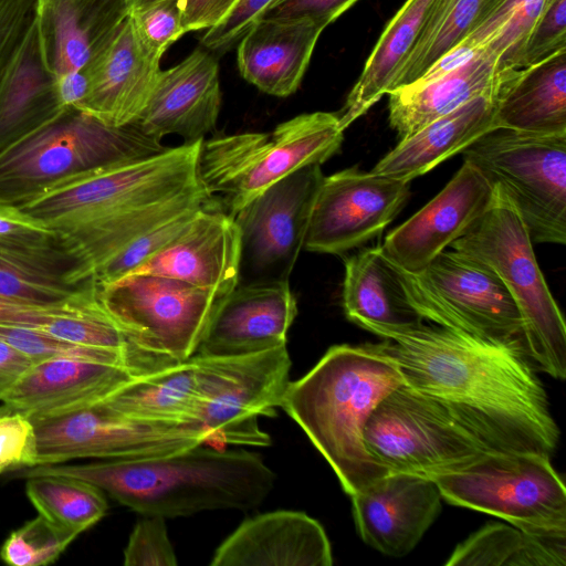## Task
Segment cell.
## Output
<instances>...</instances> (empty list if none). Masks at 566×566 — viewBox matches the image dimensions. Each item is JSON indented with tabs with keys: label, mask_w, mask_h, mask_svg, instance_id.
Returning a JSON list of instances; mask_svg holds the SVG:
<instances>
[{
	"label": "cell",
	"mask_w": 566,
	"mask_h": 566,
	"mask_svg": "<svg viewBox=\"0 0 566 566\" xmlns=\"http://www.w3.org/2000/svg\"><path fill=\"white\" fill-rule=\"evenodd\" d=\"M368 325L405 384L446 408L491 450L549 457L559 429L524 342L424 324Z\"/></svg>",
	"instance_id": "1"
},
{
	"label": "cell",
	"mask_w": 566,
	"mask_h": 566,
	"mask_svg": "<svg viewBox=\"0 0 566 566\" xmlns=\"http://www.w3.org/2000/svg\"><path fill=\"white\" fill-rule=\"evenodd\" d=\"M201 144L73 172L14 205L53 231L72 260L66 281L80 286L150 229L218 202L200 178Z\"/></svg>",
	"instance_id": "2"
},
{
	"label": "cell",
	"mask_w": 566,
	"mask_h": 566,
	"mask_svg": "<svg viewBox=\"0 0 566 566\" xmlns=\"http://www.w3.org/2000/svg\"><path fill=\"white\" fill-rule=\"evenodd\" d=\"M63 474L91 482L124 506L165 518L212 510H252L269 495L274 472L256 453L205 443L178 453L140 459L48 464L12 478Z\"/></svg>",
	"instance_id": "3"
},
{
	"label": "cell",
	"mask_w": 566,
	"mask_h": 566,
	"mask_svg": "<svg viewBox=\"0 0 566 566\" xmlns=\"http://www.w3.org/2000/svg\"><path fill=\"white\" fill-rule=\"evenodd\" d=\"M405 382L380 344L328 348L280 403L329 463L350 496L388 474L366 449L364 430L377 406Z\"/></svg>",
	"instance_id": "4"
},
{
	"label": "cell",
	"mask_w": 566,
	"mask_h": 566,
	"mask_svg": "<svg viewBox=\"0 0 566 566\" xmlns=\"http://www.w3.org/2000/svg\"><path fill=\"white\" fill-rule=\"evenodd\" d=\"M344 130L337 114L297 115L271 133L203 139L199 174L206 189L232 217L269 187L307 165L336 154Z\"/></svg>",
	"instance_id": "5"
},
{
	"label": "cell",
	"mask_w": 566,
	"mask_h": 566,
	"mask_svg": "<svg viewBox=\"0 0 566 566\" xmlns=\"http://www.w3.org/2000/svg\"><path fill=\"white\" fill-rule=\"evenodd\" d=\"M450 249L488 264L521 313L531 358L552 377L566 376V326L537 264L528 231L505 191L493 185L489 208Z\"/></svg>",
	"instance_id": "6"
},
{
	"label": "cell",
	"mask_w": 566,
	"mask_h": 566,
	"mask_svg": "<svg viewBox=\"0 0 566 566\" xmlns=\"http://www.w3.org/2000/svg\"><path fill=\"white\" fill-rule=\"evenodd\" d=\"M165 149L134 125L109 127L70 107L0 149V199L14 203L66 175Z\"/></svg>",
	"instance_id": "7"
},
{
	"label": "cell",
	"mask_w": 566,
	"mask_h": 566,
	"mask_svg": "<svg viewBox=\"0 0 566 566\" xmlns=\"http://www.w3.org/2000/svg\"><path fill=\"white\" fill-rule=\"evenodd\" d=\"M431 480L453 505L497 516L535 536L566 538V489L549 457L491 451Z\"/></svg>",
	"instance_id": "8"
},
{
	"label": "cell",
	"mask_w": 566,
	"mask_h": 566,
	"mask_svg": "<svg viewBox=\"0 0 566 566\" xmlns=\"http://www.w3.org/2000/svg\"><path fill=\"white\" fill-rule=\"evenodd\" d=\"M515 205L533 243L566 242V134L494 127L462 151Z\"/></svg>",
	"instance_id": "9"
},
{
	"label": "cell",
	"mask_w": 566,
	"mask_h": 566,
	"mask_svg": "<svg viewBox=\"0 0 566 566\" xmlns=\"http://www.w3.org/2000/svg\"><path fill=\"white\" fill-rule=\"evenodd\" d=\"M365 446L388 473L426 478L460 470L493 451L446 408L402 384L371 413Z\"/></svg>",
	"instance_id": "10"
},
{
	"label": "cell",
	"mask_w": 566,
	"mask_h": 566,
	"mask_svg": "<svg viewBox=\"0 0 566 566\" xmlns=\"http://www.w3.org/2000/svg\"><path fill=\"white\" fill-rule=\"evenodd\" d=\"M96 286L104 311L137 347L174 361L195 355L226 298L176 279L144 273Z\"/></svg>",
	"instance_id": "11"
},
{
	"label": "cell",
	"mask_w": 566,
	"mask_h": 566,
	"mask_svg": "<svg viewBox=\"0 0 566 566\" xmlns=\"http://www.w3.org/2000/svg\"><path fill=\"white\" fill-rule=\"evenodd\" d=\"M199 396L195 423L209 440L266 447L259 417H271L290 382L286 345L233 357L198 356Z\"/></svg>",
	"instance_id": "12"
},
{
	"label": "cell",
	"mask_w": 566,
	"mask_h": 566,
	"mask_svg": "<svg viewBox=\"0 0 566 566\" xmlns=\"http://www.w3.org/2000/svg\"><path fill=\"white\" fill-rule=\"evenodd\" d=\"M32 421L36 434V465L77 459L161 457L209 440L197 428L136 419L102 401Z\"/></svg>",
	"instance_id": "13"
},
{
	"label": "cell",
	"mask_w": 566,
	"mask_h": 566,
	"mask_svg": "<svg viewBox=\"0 0 566 566\" xmlns=\"http://www.w3.org/2000/svg\"><path fill=\"white\" fill-rule=\"evenodd\" d=\"M324 177L319 164L307 165L232 216L241 243L238 284L289 281Z\"/></svg>",
	"instance_id": "14"
},
{
	"label": "cell",
	"mask_w": 566,
	"mask_h": 566,
	"mask_svg": "<svg viewBox=\"0 0 566 566\" xmlns=\"http://www.w3.org/2000/svg\"><path fill=\"white\" fill-rule=\"evenodd\" d=\"M408 197L409 181L357 167L324 177L303 249L342 254L357 248L380 234Z\"/></svg>",
	"instance_id": "15"
},
{
	"label": "cell",
	"mask_w": 566,
	"mask_h": 566,
	"mask_svg": "<svg viewBox=\"0 0 566 566\" xmlns=\"http://www.w3.org/2000/svg\"><path fill=\"white\" fill-rule=\"evenodd\" d=\"M493 186L465 161L446 187L379 245L381 254L412 274L428 265L489 208Z\"/></svg>",
	"instance_id": "16"
},
{
	"label": "cell",
	"mask_w": 566,
	"mask_h": 566,
	"mask_svg": "<svg viewBox=\"0 0 566 566\" xmlns=\"http://www.w3.org/2000/svg\"><path fill=\"white\" fill-rule=\"evenodd\" d=\"M159 64L160 59L140 44L127 15L80 70L85 93L74 108L109 127L134 124L151 96Z\"/></svg>",
	"instance_id": "17"
},
{
	"label": "cell",
	"mask_w": 566,
	"mask_h": 566,
	"mask_svg": "<svg viewBox=\"0 0 566 566\" xmlns=\"http://www.w3.org/2000/svg\"><path fill=\"white\" fill-rule=\"evenodd\" d=\"M350 499L361 539L391 557L409 554L442 507V495L436 482L409 473H388Z\"/></svg>",
	"instance_id": "18"
},
{
	"label": "cell",
	"mask_w": 566,
	"mask_h": 566,
	"mask_svg": "<svg viewBox=\"0 0 566 566\" xmlns=\"http://www.w3.org/2000/svg\"><path fill=\"white\" fill-rule=\"evenodd\" d=\"M220 107L219 64L212 54L196 49L175 66L160 70L146 107L132 125L158 143L175 134L191 144L216 128Z\"/></svg>",
	"instance_id": "19"
},
{
	"label": "cell",
	"mask_w": 566,
	"mask_h": 566,
	"mask_svg": "<svg viewBox=\"0 0 566 566\" xmlns=\"http://www.w3.org/2000/svg\"><path fill=\"white\" fill-rule=\"evenodd\" d=\"M296 314L289 281L238 284L210 318L195 355L233 357L286 345Z\"/></svg>",
	"instance_id": "20"
},
{
	"label": "cell",
	"mask_w": 566,
	"mask_h": 566,
	"mask_svg": "<svg viewBox=\"0 0 566 566\" xmlns=\"http://www.w3.org/2000/svg\"><path fill=\"white\" fill-rule=\"evenodd\" d=\"M240 231L220 202L197 211L168 245L129 273L176 279L227 296L239 282Z\"/></svg>",
	"instance_id": "21"
},
{
	"label": "cell",
	"mask_w": 566,
	"mask_h": 566,
	"mask_svg": "<svg viewBox=\"0 0 566 566\" xmlns=\"http://www.w3.org/2000/svg\"><path fill=\"white\" fill-rule=\"evenodd\" d=\"M419 275L486 337L525 343L517 305L488 264L461 251L446 249Z\"/></svg>",
	"instance_id": "22"
},
{
	"label": "cell",
	"mask_w": 566,
	"mask_h": 566,
	"mask_svg": "<svg viewBox=\"0 0 566 566\" xmlns=\"http://www.w3.org/2000/svg\"><path fill=\"white\" fill-rule=\"evenodd\" d=\"M324 527L303 512L280 510L240 524L216 549L211 566H331Z\"/></svg>",
	"instance_id": "23"
},
{
	"label": "cell",
	"mask_w": 566,
	"mask_h": 566,
	"mask_svg": "<svg viewBox=\"0 0 566 566\" xmlns=\"http://www.w3.org/2000/svg\"><path fill=\"white\" fill-rule=\"evenodd\" d=\"M137 376L126 366L80 357L33 363L1 402L31 419L53 417L103 400Z\"/></svg>",
	"instance_id": "24"
},
{
	"label": "cell",
	"mask_w": 566,
	"mask_h": 566,
	"mask_svg": "<svg viewBox=\"0 0 566 566\" xmlns=\"http://www.w3.org/2000/svg\"><path fill=\"white\" fill-rule=\"evenodd\" d=\"M517 71L484 51L439 76L397 87L387 94L390 126L402 139L474 98L499 101Z\"/></svg>",
	"instance_id": "25"
},
{
	"label": "cell",
	"mask_w": 566,
	"mask_h": 566,
	"mask_svg": "<svg viewBox=\"0 0 566 566\" xmlns=\"http://www.w3.org/2000/svg\"><path fill=\"white\" fill-rule=\"evenodd\" d=\"M325 28L308 18H261L237 43L240 75L266 94L292 95L301 85Z\"/></svg>",
	"instance_id": "26"
},
{
	"label": "cell",
	"mask_w": 566,
	"mask_h": 566,
	"mask_svg": "<svg viewBox=\"0 0 566 566\" xmlns=\"http://www.w3.org/2000/svg\"><path fill=\"white\" fill-rule=\"evenodd\" d=\"M128 15L126 0H36L45 62L57 78L80 71Z\"/></svg>",
	"instance_id": "27"
},
{
	"label": "cell",
	"mask_w": 566,
	"mask_h": 566,
	"mask_svg": "<svg viewBox=\"0 0 566 566\" xmlns=\"http://www.w3.org/2000/svg\"><path fill=\"white\" fill-rule=\"evenodd\" d=\"M65 109L34 17L0 76V149Z\"/></svg>",
	"instance_id": "28"
},
{
	"label": "cell",
	"mask_w": 566,
	"mask_h": 566,
	"mask_svg": "<svg viewBox=\"0 0 566 566\" xmlns=\"http://www.w3.org/2000/svg\"><path fill=\"white\" fill-rule=\"evenodd\" d=\"M496 106L491 96L463 104L400 139L371 171L410 182L494 128Z\"/></svg>",
	"instance_id": "29"
},
{
	"label": "cell",
	"mask_w": 566,
	"mask_h": 566,
	"mask_svg": "<svg viewBox=\"0 0 566 566\" xmlns=\"http://www.w3.org/2000/svg\"><path fill=\"white\" fill-rule=\"evenodd\" d=\"M495 127L566 134V49L517 71L497 101Z\"/></svg>",
	"instance_id": "30"
},
{
	"label": "cell",
	"mask_w": 566,
	"mask_h": 566,
	"mask_svg": "<svg viewBox=\"0 0 566 566\" xmlns=\"http://www.w3.org/2000/svg\"><path fill=\"white\" fill-rule=\"evenodd\" d=\"M198 396V357L193 355L134 376L101 401L136 419L201 430L195 423Z\"/></svg>",
	"instance_id": "31"
},
{
	"label": "cell",
	"mask_w": 566,
	"mask_h": 566,
	"mask_svg": "<svg viewBox=\"0 0 566 566\" xmlns=\"http://www.w3.org/2000/svg\"><path fill=\"white\" fill-rule=\"evenodd\" d=\"M437 0H407L380 34L339 112L345 130L392 87Z\"/></svg>",
	"instance_id": "32"
},
{
	"label": "cell",
	"mask_w": 566,
	"mask_h": 566,
	"mask_svg": "<svg viewBox=\"0 0 566 566\" xmlns=\"http://www.w3.org/2000/svg\"><path fill=\"white\" fill-rule=\"evenodd\" d=\"M343 306L348 319L363 328L424 321L405 300L392 264L379 247L345 260Z\"/></svg>",
	"instance_id": "33"
},
{
	"label": "cell",
	"mask_w": 566,
	"mask_h": 566,
	"mask_svg": "<svg viewBox=\"0 0 566 566\" xmlns=\"http://www.w3.org/2000/svg\"><path fill=\"white\" fill-rule=\"evenodd\" d=\"M53 241L0 240V295L50 304L77 291L81 285L73 286L65 277L71 265L62 261L69 256L55 250Z\"/></svg>",
	"instance_id": "34"
},
{
	"label": "cell",
	"mask_w": 566,
	"mask_h": 566,
	"mask_svg": "<svg viewBox=\"0 0 566 566\" xmlns=\"http://www.w3.org/2000/svg\"><path fill=\"white\" fill-rule=\"evenodd\" d=\"M509 0H437L390 91L417 81Z\"/></svg>",
	"instance_id": "35"
},
{
	"label": "cell",
	"mask_w": 566,
	"mask_h": 566,
	"mask_svg": "<svg viewBox=\"0 0 566 566\" xmlns=\"http://www.w3.org/2000/svg\"><path fill=\"white\" fill-rule=\"evenodd\" d=\"M565 539L535 536L513 525L490 523L459 544L447 566H564Z\"/></svg>",
	"instance_id": "36"
},
{
	"label": "cell",
	"mask_w": 566,
	"mask_h": 566,
	"mask_svg": "<svg viewBox=\"0 0 566 566\" xmlns=\"http://www.w3.org/2000/svg\"><path fill=\"white\" fill-rule=\"evenodd\" d=\"M25 493L38 514L77 536L104 517L106 494L85 480L63 474L30 476Z\"/></svg>",
	"instance_id": "37"
},
{
	"label": "cell",
	"mask_w": 566,
	"mask_h": 566,
	"mask_svg": "<svg viewBox=\"0 0 566 566\" xmlns=\"http://www.w3.org/2000/svg\"><path fill=\"white\" fill-rule=\"evenodd\" d=\"M76 537L38 514L9 534L0 547V558L10 566H46Z\"/></svg>",
	"instance_id": "38"
},
{
	"label": "cell",
	"mask_w": 566,
	"mask_h": 566,
	"mask_svg": "<svg viewBox=\"0 0 566 566\" xmlns=\"http://www.w3.org/2000/svg\"><path fill=\"white\" fill-rule=\"evenodd\" d=\"M0 339L22 353L32 364L57 357H80L123 365L140 375L129 359L118 352L73 344L36 328L0 325Z\"/></svg>",
	"instance_id": "39"
},
{
	"label": "cell",
	"mask_w": 566,
	"mask_h": 566,
	"mask_svg": "<svg viewBox=\"0 0 566 566\" xmlns=\"http://www.w3.org/2000/svg\"><path fill=\"white\" fill-rule=\"evenodd\" d=\"M200 209L202 208L179 214L135 239L98 269L91 282H94L96 285L107 284L134 272L174 241L187 228Z\"/></svg>",
	"instance_id": "40"
},
{
	"label": "cell",
	"mask_w": 566,
	"mask_h": 566,
	"mask_svg": "<svg viewBox=\"0 0 566 566\" xmlns=\"http://www.w3.org/2000/svg\"><path fill=\"white\" fill-rule=\"evenodd\" d=\"M136 36L143 48L161 59L166 50L186 34L180 0H154L128 11Z\"/></svg>",
	"instance_id": "41"
},
{
	"label": "cell",
	"mask_w": 566,
	"mask_h": 566,
	"mask_svg": "<svg viewBox=\"0 0 566 566\" xmlns=\"http://www.w3.org/2000/svg\"><path fill=\"white\" fill-rule=\"evenodd\" d=\"M36 465V434L32 419L2 402L0 406V474Z\"/></svg>",
	"instance_id": "42"
},
{
	"label": "cell",
	"mask_w": 566,
	"mask_h": 566,
	"mask_svg": "<svg viewBox=\"0 0 566 566\" xmlns=\"http://www.w3.org/2000/svg\"><path fill=\"white\" fill-rule=\"evenodd\" d=\"M177 557L165 517L144 515L134 526L124 549L126 566H176Z\"/></svg>",
	"instance_id": "43"
},
{
	"label": "cell",
	"mask_w": 566,
	"mask_h": 566,
	"mask_svg": "<svg viewBox=\"0 0 566 566\" xmlns=\"http://www.w3.org/2000/svg\"><path fill=\"white\" fill-rule=\"evenodd\" d=\"M566 49V0H547L524 43L520 67L542 62Z\"/></svg>",
	"instance_id": "44"
},
{
	"label": "cell",
	"mask_w": 566,
	"mask_h": 566,
	"mask_svg": "<svg viewBox=\"0 0 566 566\" xmlns=\"http://www.w3.org/2000/svg\"><path fill=\"white\" fill-rule=\"evenodd\" d=\"M280 1L238 0L220 22L205 32L201 44L212 52L232 50L252 24Z\"/></svg>",
	"instance_id": "45"
},
{
	"label": "cell",
	"mask_w": 566,
	"mask_h": 566,
	"mask_svg": "<svg viewBox=\"0 0 566 566\" xmlns=\"http://www.w3.org/2000/svg\"><path fill=\"white\" fill-rule=\"evenodd\" d=\"M36 0H0V76L35 14Z\"/></svg>",
	"instance_id": "46"
},
{
	"label": "cell",
	"mask_w": 566,
	"mask_h": 566,
	"mask_svg": "<svg viewBox=\"0 0 566 566\" xmlns=\"http://www.w3.org/2000/svg\"><path fill=\"white\" fill-rule=\"evenodd\" d=\"M0 240L39 242L55 240V237L41 220L17 205L0 199Z\"/></svg>",
	"instance_id": "47"
},
{
	"label": "cell",
	"mask_w": 566,
	"mask_h": 566,
	"mask_svg": "<svg viewBox=\"0 0 566 566\" xmlns=\"http://www.w3.org/2000/svg\"><path fill=\"white\" fill-rule=\"evenodd\" d=\"M358 0H281L263 18H308L326 27Z\"/></svg>",
	"instance_id": "48"
},
{
	"label": "cell",
	"mask_w": 566,
	"mask_h": 566,
	"mask_svg": "<svg viewBox=\"0 0 566 566\" xmlns=\"http://www.w3.org/2000/svg\"><path fill=\"white\" fill-rule=\"evenodd\" d=\"M70 297L56 303L41 304L0 295V325L40 328L64 308Z\"/></svg>",
	"instance_id": "49"
},
{
	"label": "cell",
	"mask_w": 566,
	"mask_h": 566,
	"mask_svg": "<svg viewBox=\"0 0 566 566\" xmlns=\"http://www.w3.org/2000/svg\"><path fill=\"white\" fill-rule=\"evenodd\" d=\"M238 0H184V28L187 32L208 30L220 22Z\"/></svg>",
	"instance_id": "50"
},
{
	"label": "cell",
	"mask_w": 566,
	"mask_h": 566,
	"mask_svg": "<svg viewBox=\"0 0 566 566\" xmlns=\"http://www.w3.org/2000/svg\"><path fill=\"white\" fill-rule=\"evenodd\" d=\"M31 365L28 357L0 339V401Z\"/></svg>",
	"instance_id": "51"
},
{
	"label": "cell",
	"mask_w": 566,
	"mask_h": 566,
	"mask_svg": "<svg viewBox=\"0 0 566 566\" xmlns=\"http://www.w3.org/2000/svg\"><path fill=\"white\" fill-rule=\"evenodd\" d=\"M149 1H154V0H126L127 7H128V11L130 9H133V8H136V7L140 6V4H143L145 2H149ZM180 1L182 3L184 0H180Z\"/></svg>",
	"instance_id": "52"
}]
</instances>
